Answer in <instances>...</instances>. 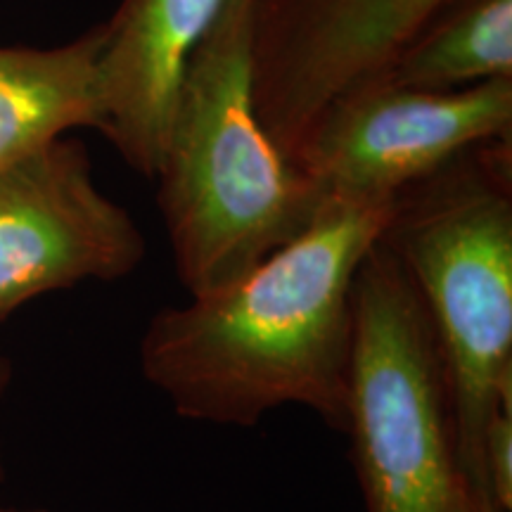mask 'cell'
<instances>
[{"label": "cell", "mask_w": 512, "mask_h": 512, "mask_svg": "<svg viewBox=\"0 0 512 512\" xmlns=\"http://www.w3.org/2000/svg\"><path fill=\"white\" fill-rule=\"evenodd\" d=\"M394 197H330L235 283L155 313L140 337L145 380L185 420L252 427L304 406L344 434L356 273Z\"/></svg>", "instance_id": "cell-1"}, {"label": "cell", "mask_w": 512, "mask_h": 512, "mask_svg": "<svg viewBox=\"0 0 512 512\" xmlns=\"http://www.w3.org/2000/svg\"><path fill=\"white\" fill-rule=\"evenodd\" d=\"M254 0L223 8L192 50L159 157L157 204L190 297L223 290L311 226L325 197L261 126Z\"/></svg>", "instance_id": "cell-2"}, {"label": "cell", "mask_w": 512, "mask_h": 512, "mask_svg": "<svg viewBox=\"0 0 512 512\" xmlns=\"http://www.w3.org/2000/svg\"><path fill=\"white\" fill-rule=\"evenodd\" d=\"M380 242L418 292L444 368L463 486L491 501L482 441L512 408V136L396 192Z\"/></svg>", "instance_id": "cell-3"}, {"label": "cell", "mask_w": 512, "mask_h": 512, "mask_svg": "<svg viewBox=\"0 0 512 512\" xmlns=\"http://www.w3.org/2000/svg\"><path fill=\"white\" fill-rule=\"evenodd\" d=\"M347 434L368 512H451L460 479L430 318L380 240L354 283Z\"/></svg>", "instance_id": "cell-4"}, {"label": "cell", "mask_w": 512, "mask_h": 512, "mask_svg": "<svg viewBox=\"0 0 512 512\" xmlns=\"http://www.w3.org/2000/svg\"><path fill=\"white\" fill-rule=\"evenodd\" d=\"M451 0H254L252 91L261 126L294 164L339 98L387 76Z\"/></svg>", "instance_id": "cell-5"}, {"label": "cell", "mask_w": 512, "mask_h": 512, "mask_svg": "<svg viewBox=\"0 0 512 512\" xmlns=\"http://www.w3.org/2000/svg\"><path fill=\"white\" fill-rule=\"evenodd\" d=\"M512 136V79L458 91L375 81L323 112L297 166L325 197H394L467 147Z\"/></svg>", "instance_id": "cell-6"}, {"label": "cell", "mask_w": 512, "mask_h": 512, "mask_svg": "<svg viewBox=\"0 0 512 512\" xmlns=\"http://www.w3.org/2000/svg\"><path fill=\"white\" fill-rule=\"evenodd\" d=\"M145 254V235L98 188L81 140L62 136L0 169V320L41 294L126 278Z\"/></svg>", "instance_id": "cell-7"}, {"label": "cell", "mask_w": 512, "mask_h": 512, "mask_svg": "<svg viewBox=\"0 0 512 512\" xmlns=\"http://www.w3.org/2000/svg\"><path fill=\"white\" fill-rule=\"evenodd\" d=\"M221 8L223 0H121L100 24V133L138 176L157 174L185 64Z\"/></svg>", "instance_id": "cell-8"}, {"label": "cell", "mask_w": 512, "mask_h": 512, "mask_svg": "<svg viewBox=\"0 0 512 512\" xmlns=\"http://www.w3.org/2000/svg\"><path fill=\"white\" fill-rule=\"evenodd\" d=\"M100 24L57 48H0V169L76 128H102Z\"/></svg>", "instance_id": "cell-9"}, {"label": "cell", "mask_w": 512, "mask_h": 512, "mask_svg": "<svg viewBox=\"0 0 512 512\" xmlns=\"http://www.w3.org/2000/svg\"><path fill=\"white\" fill-rule=\"evenodd\" d=\"M498 79H512V0H451L384 76L420 91H458Z\"/></svg>", "instance_id": "cell-10"}, {"label": "cell", "mask_w": 512, "mask_h": 512, "mask_svg": "<svg viewBox=\"0 0 512 512\" xmlns=\"http://www.w3.org/2000/svg\"><path fill=\"white\" fill-rule=\"evenodd\" d=\"M482 479L491 503L512 512V408H498L482 441Z\"/></svg>", "instance_id": "cell-11"}, {"label": "cell", "mask_w": 512, "mask_h": 512, "mask_svg": "<svg viewBox=\"0 0 512 512\" xmlns=\"http://www.w3.org/2000/svg\"><path fill=\"white\" fill-rule=\"evenodd\" d=\"M451 512H501V510H498L491 501H486V498L472 496L463 486V482H460L458 494L453 498Z\"/></svg>", "instance_id": "cell-12"}, {"label": "cell", "mask_w": 512, "mask_h": 512, "mask_svg": "<svg viewBox=\"0 0 512 512\" xmlns=\"http://www.w3.org/2000/svg\"><path fill=\"white\" fill-rule=\"evenodd\" d=\"M0 512H43V510H19V508H8V505H0Z\"/></svg>", "instance_id": "cell-13"}]
</instances>
